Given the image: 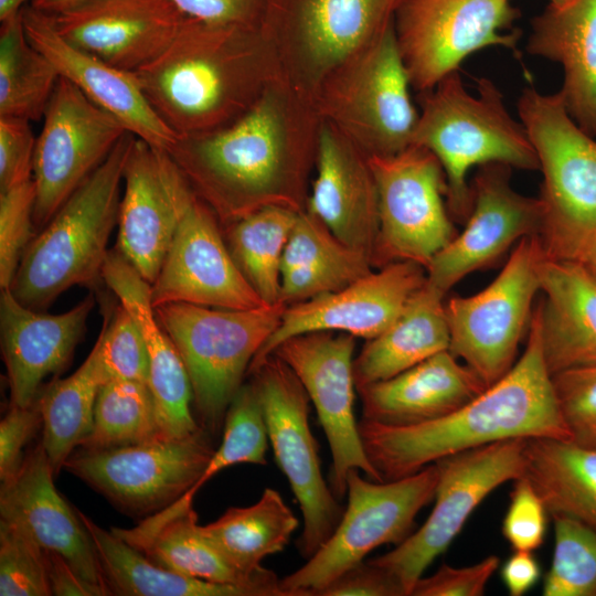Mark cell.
Returning <instances> with one entry per match:
<instances>
[{
	"label": "cell",
	"instance_id": "6da1fadb",
	"mask_svg": "<svg viewBox=\"0 0 596 596\" xmlns=\"http://www.w3.org/2000/svg\"><path fill=\"white\" fill-rule=\"evenodd\" d=\"M320 126L313 102L278 77L234 124L177 138L167 151L215 216L233 223L266 205L296 210Z\"/></svg>",
	"mask_w": 596,
	"mask_h": 596
},
{
	"label": "cell",
	"instance_id": "7a4b0ae2",
	"mask_svg": "<svg viewBox=\"0 0 596 596\" xmlns=\"http://www.w3.org/2000/svg\"><path fill=\"white\" fill-rule=\"evenodd\" d=\"M359 432L365 454L383 481L411 476L450 455L500 440H571L543 356L538 307L520 359L477 397L450 414L413 425L362 419Z\"/></svg>",
	"mask_w": 596,
	"mask_h": 596
},
{
	"label": "cell",
	"instance_id": "3957f363",
	"mask_svg": "<svg viewBox=\"0 0 596 596\" xmlns=\"http://www.w3.org/2000/svg\"><path fill=\"white\" fill-rule=\"evenodd\" d=\"M134 74L177 138L228 127L280 77L275 49L260 24L221 25L190 17L171 43Z\"/></svg>",
	"mask_w": 596,
	"mask_h": 596
},
{
	"label": "cell",
	"instance_id": "277c9868",
	"mask_svg": "<svg viewBox=\"0 0 596 596\" xmlns=\"http://www.w3.org/2000/svg\"><path fill=\"white\" fill-rule=\"evenodd\" d=\"M470 94L459 72L421 93L422 111L412 145L433 152L446 177V204L453 220L465 223L472 207L467 174L475 166L504 163L539 169V160L521 121L509 114L503 94L489 78L477 81Z\"/></svg>",
	"mask_w": 596,
	"mask_h": 596
},
{
	"label": "cell",
	"instance_id": "5b68a950",
	"mask_svg": "<svg viewBox=\"0 0 596 596\" xmlns=\"http://www.w3.org/2000/svg\"><path fill=\"white\" fill-rule=\"evenodd\" d=\"M134 137L120 139L28 245L10 287L22 305L40 311L71 287L102 278Z\"/></svg>",
	"mask_w": 596,
	"mask_h": 596
},
{
	"label": "cell",
	"instance_id": "8992f818",
	"mask_svg": "<svg viewBox=\"0 0 596 596\" xmlns=\"http://www.w3.org/2000/svg\"><path fill=\"white\" fill-rule=\"evenodd\" d=\"M517 106L543 175L544 253L577 259L596 237V138L573 120L558 93L528 86Z\"/></svg>",
	"mask_w": 596,
	"mask_h": 596
},
{
	"label": "cell",
	"instance_id": "52a82bcc",
	"mask_svg": "<svg viewBox=\"0 0 596 596\" xmlns=\"http://www.w3.org/2000/svg\"><path fill=\"white\" fill-rule=\"evenodd\" d=\"M409 86L393 23L322 79L313 104L365 157L393 156L412 146L419 117Z\"/></svg>",
	"mask_w": 596,
	"mask_h": 596
},
{
	"label": "cell",
	"instance_id": "ba28073f",
	"mask_svg": "<svg viewBox=\"0 0 596 596\" xmlns=\"http://www.w3.org/2000/svg\"><path fill=\"white\" fill-rule=\"evenodd\" d=\"M285 305L221 309L184 302L155 308L187 368L201 426L219 433L256 354L277 329Z\"/></svg>",
	"mask_w": 596,
	"mask_h": 596
},
{
	"label": "cell",
	"instance_id": "9c48e42d",
	"mask_svg": "<svg viewBox=\"0 0 596 596\" xmlns=\"http://www.w3.org/2000/svg\"><path fill=\"white\" fill-rule=\"evenodd\" d=\"M407 0H266L260 25L280 77L313 102L322 79L390 25Z\"/></svg>",
	"mask_w": 596,
	"mask_h": 596
},
{
	"label": "cell",
	"instance_id": "30bf717a",
	"mask_svg": "<svg viewBox=\"0 0 596 596\" xmlns=\"http://www.w3.org/2000/svg\"><path fill=\"white\" fill-rule=\"evenodd\" d=\"M438 467L391 481H373L358 469L347 478L348 504L332 535L294 573L280 578L286 596H315L383 544L398 545L411 535L418 512L435 497Z\"/></svg>",
	"mask_w": 596,
	"mask_h": 596
},
{
	"label": "cell",
	"instance_id": "8fae6325",
	"mask_svg": "<svg viewBox=\"0 0 596 596\" xmlns=\"http://www.w3.org/2000/svg\"><path fill=\"white\" fill-rule=\"evenodd\" d=\"M545 256L539 235L522 238L499 275L481 291L445 304L449 352L488 387L514 365L519 342L529 330L540 291Z\"/></svg>",
	"mask_w": 596,
	"mask_h": 596
},
{
	"label": "cell",
	"instance_id": "7c38bea8",
	"mask_svg": "<svg viewBox=\"0 0 596 596\" xmlns=\"http://www.w3.org/2000/svg\"><path fill=\"white\" fill-rule=\"evenodd\" d=\"M520 17L512 0H407L395 15L397 44L411 86L434 88L472 53L503 46L518 58Z\"/></svg>",
	"mask_w": 596,
	"mask_h": 596
},
{
	"label": "cell",
	"instance_id": "4fadbf2b",
	"mask_svg": "<svg viewBox=\"0 0 596 596\" xmlns=\"http://www.w3.org/2000/svg\"><path fill=\"white\" fill-rule=\"evenodd\" d=\"M526 438L505 439L439 459L435 504L419 530L386 554L370 561L392 573L407 595L428 565L464 528L482 500L524 472Z\"/></svg>",
	"mask_w": 596,
	"mask_h": 596
},
{
	"label": "cell",
	"instance_id": "5bb4252c",
	"mask_svg": "<svg viewBox=\"0 0 596 596\" xmlns=\"http://www.w3.org/2000/svg\"><path fill=\"white\" fill-rule=\"evenodd\" d=\"M254 374L276 461L300 505L299 553L310 558L332 535L344 508L326 483L308 422L309 396L292 370L272 354Z\"/></svg>",
	"mask_w": 596,
	"mask_h": 596
},
{
	"label": "cell",
	"instance_id": "9a60e30c",
	"mask_svg": "<svg viewBox=\"0 0 596 596\" xmlns=\"http://www.w3.org/2000/svg\"><path fill=\"white\" fill-rule=\"evenodd\" d=\"M377 190L379 232L373 256L383 266L401 260L425 268L457 234L446 204V177L437 157L412 145L368 158Z\"/></svg>",
	"mask_w": 596,
	"mask_h": 596
},
{
	"label": "cell",
	"instance_id": "2e32d148",
	"mask_svg": "<svg viewBox=\"0 0 596 596\" xmlns=\"http://www.w3.org/2000/svg\"><path fill=\"white\" fill-rule=\"evenodd\" d=\"M201 426L177 439L73 453L63 468L121 510L152 514L187 493L200 479L215 449Z\"/></svg>",
	"mask_w": 596,
	"mask_h": 596
},
{
	"label": "cell",
	"instance_id": "e0dca14e",
	"mask_svg": "<svg viewBox=\"0 0 596 596\" xmlns=\"http://www.w3.org/2000/svg\"><path fill=\"white\" fill-rule=\"evenodd\" d=\"M42 119L33 164V222L40 230L129 132L61 76Z\"/></svg>",
	"mask_w": 596,
	"mask_h": 596
},
{
	"label": "cell",
	"instance_id": "ac0fdd59",
	"mask_svg": "<svg viewBox=\"0 0 596 596\" xmlns=\"http://www.w3.org/2000/svg\"><path fill=\"white\" fill-rule=\"evenodd\" d=\"M354 347L351 334L316 331L289 338L272 353L292 370L316 407L331 451L329 487L339 500L353 469L383 481L365 454L354 417Z\"/></svg>",
	"mask_w": 596,
	"mask_h": 596
},
{
	"label": "cell",
	"instance_id": "d6986e66",
	"mask_svg": "<svg viewBox=\"0 0 596 596\" xmlns=\"http://www.w3.org/2000/svg\"><path fill=\"white\" fill-rule=\"evenodd\" d=\"M511 169L498 162L478 167L465 228L426 267L427 284L443 295L465 276L492 266L522 238L540 235L542 203L511 187Z\"/></svg>",
	"mask_w": 596,
	"mask_h": 596
},
{
	"label": "cell",
	"instance_id": "ffe728a7",
	"mask_svg": "<svg viewBox=\"0 0 596 596\" xmlns=\"http://www.w3.org/2000/svg\"><path fill=\"white\" fill-rule=\"evenodd\" d=\"M195 195L167 150L134 137L124 169L117 251L150 285Z\"/></svg>",
	"mask_w": 596,
	"mask_h": 596
},
{
	"label": "cell",
	"instance_id": "44dd1931",
	"mask_svg": "<svg viewBox=\"0 0 596 596\" xmlns=\"http://www.w3.org/2000/svg\"><path fill=\"white\" fill-rule=\"evenodd\" d=\"M153 308L184 302L221 309H252L266 304L226 248L216 216L198 196L185 210L156 280Z\"/></svg>",
	"mask_w": 596,
	"mask_h": 596
},
{
	"label": "cell",
	"instance_id": "7402d4cb",
	"mask_svg": "<svg viewBox=\"0 0 596 596\" xmlns=\"http://www.w3.org/2000/svg\"><path fill=\"white\" fill-rule=\"evenodd\" d=\"M427 280L417 263H390L347 287L286 307L274 333L252 361L258 368L284 341L316 331H333L368 340L382 333Z\"/></svg>",
	"mask_w": 596,
	"mask_h": 596
},
{
	"label": "cell",
	"instance_id": "603a6c76",
	"mask_svg": "<svg viewBox=\"0 0 596 596\" xmlns=\"http://www.w3.org/2000/svg\"><path fill=\"white\" fill-rule=\"evenodd\" d=\"M54 475L40 441L26 453L18 473L1 482L0 520L21 530L41 549L61 554L99 596L109 595L93 540L77 510L55 489Z\"/></svg>",
	"mask_w": 596,
	"mask_h": 596
},
{
	"label": "cell",
	"instance_id": "cb8c5ba5",
	"mask_svg": "<svg viewBox=\"0 0 596 596\" xmlns=\"http://www.w3.org/2000/svg\"><path fill=\"white\" fill-rule=\"evenodd\" d=\"M52 17L70 43L134 73L171 43L187 15L169 0H85Z\"/></svg>",
	"mask_w": 596,
	"mask_h": 596
},
{
	"label": "cell",
	"instance_id": "d4e9b609",
	"mask_svg": "<svg viewBox=\"0 0 596 596\" xmlns=\"http://www.w3.org/2000/svg\"><path fill=\"white\" fill-rule=\"evenodd\" d=\"M22 22L31 44L92 102L120 120L129 132L167 150L177 136L149 104L134 73L120 70L64 39L52 14L22 9Z\"/></svg>",
	"mask_w": 596,
	"mask_h": 596
},
{
	"label": "cell",
	"instance_id": "484cf974",
	"mask_svg": "<svg viewBox=\"0 0 596 596\" xmlns=\"http://www.w3.org/2000/svg\"><path fill=\"white\" fill-rule=\"evenodd\" d=\"M93 308L88 296L68 311L45 315L22 305L10 288L1 289V349L11 404H34L43 380L70 361Z\"/></svg>",
	"mask_w": 596,
	"mask_h": 596
},
{
	"label": "cell",
	"instance_id": "4316f807",
	"mask_svg": "<svg viewBox=\"0 0 596 596\" xmlns=\"http://www.w3.org/2000/svg\"><path fill=\"white\" fill-rule=\"evenodd\" d=\"M188 491L130 529L110 531L152 563L206 581L253 587L264 596H286L280 578L269 570L246 574L231 563L202 533Z\"/></svg>",
	"mask_w": 596,
	"mask_h": 596
},
{
	"label": "cell",
	"instance_id": "83f0119b",
	"mask_svg": "<svg viewBox=\"0 0 596 596\" xmlns=\"http://www.w3.org/2000/svg\"><path fill=\"white\" fill-rule=\"evenodd\" d=\"M102 279L143 333L149 358L147 385L155 401L161 439L195 433L201 425L191 412V381L181 355L156 317L151 285L118 251L108 253Z\"/></svg>",
	"mask_w": 596,
	"mask_h": 596
},
{
	"label": "cell",
	"instance_id": "f1b7e54d",
	"mask_svg": "<svg viewBox=\"0 0 596 596\" xmlns=\"http://www.w3.org/2000/svg\"><path fill=\"white\" fill-rule=\"evenodd\" d=\"M308 212L342 242L373 256L379 201L368 157L322 120Z\"/></svg>",
	"mask_w": 596,
	"mask_h": 596
},
{
	"label": "cell",
	"instance_id": "f546056e",
	"mask_svg": "<svg viewBox=\"0 0 596 596\" xmlns=\"http://www.w3.org/2000/svg\"><path fill=\"white\" fill-rule=\"evenodd\" d=\"M541 341L549 372L596 365V277L578 260L540 264Z\"/></svg>",
	"mask_w": 596,
	"mask_h": 596
},
{
	"label": "cell",
	"instance_id": "4dcf8cb0",
	"mask_svg": "<svg viewBox=\"0 0 596 596\" xmlns=\"http://www.w3.org/2000/svg\"><path fill=\"white\" fill-rule=\"evenodd\" d=\"M528 53L558 63L557 92L573 120L596 138V0H563L531 22Z\"/></svg>",
	"mask_w": 596,
	"mask_h": 596
},
{
	"label": "cell",
	"instance_id": "1f68e13d",
	"mask_svg": "<svg viewBox=\"0 0 596 596\" xmlns=\"http://www.w3.org/2000/svg\"><path fill=\"white\" fill-rule=\"evenodd\" d=\"M486 389L478 375L447 350L389 380L358 390L362 419L403 426L450 414Z\"/></svg>",
	"mask_w": 596,
	"mask_h": 596
},
{
	"label": "cell",
	"instance_id": "d6a6232c",
	"mask_svg": "<svg viewBox=\"0 0 596 596\" xmlns=\"http://www.w3.org/2000/svg\"><path fill=\"white\" fill-rule=\"evenodd\" d=\"M444 297L426 280L398 317L369 340L353 361L356 389L389 380L449 349Z\"/></svg>",
	"mask_w": 596,
	"mask_h": 596
},
{
	"label": "cell",
	"instance_id": "836d02e7",
	"mask_svg": "<svg viewBox=\"0 0 596 596\" xmlns=\"http://www.w3.org/2000/svg\"><path fill=\"white\" fill-rule=\"evenodd\" d=\"M370 266V254L342 242L309 212H299L283 255L280 301L297 304L340 290L371 273Z\"/></svg>",
	"mask_w": 596,
	"mask_h": 596
},
{
	"label": "cell",
	"instance_id": "e575fe53",
	"mask_svg": "<svg viewBox=\"0 0 596 596\" xmlns=\"http://www.w3.org/2000/svg\"><path fill=\"white\" fill-rule=\"evenodd\" d=\"M523 476L553 518L564 515L596 528V450L572 440L526 438Z\"/></svg>",
	"mask_w": 596,
	"mask_h": 596
},
{
	"label": "cell",
	"instance_id": "d590c367",
	"mask_svg": "<svg viewBox=\"0 0 596 596\" xmlns=\"http://www.w3.org/2000/svg\"><path fill=\"white\" fill-rule=\"evenodd\" d=\"M98 555L109 595L264 596L256 588L215 583L161 567L78 511Z\"/></svg>",
	"mask_w": 596,
	"mask_h": 596
},
{
	"label": "cell",
	"instance_id": "8d00e7d4",
	"mask_svg": "<svg viewBox=\"0 0 596 596\" xmlns=\"http://www.w3.org/2000/svg\"><path fill=\"white\" fill-rule=\"evenodd\" d=\"M298 519L278 491L265 488L259 500L244 508L232 507L202 533L237 568L255 575L264 571L265 557L288 544Z\"/></svg>",
	"mask_w": 596,
	"mask_h": 596
},
{
	"label": "cell",
	"instance_id": "74e56055",
	"mask_svg": "<svg viewBox=\"0 0 596 596\" xmlns=\"http://www.w3.org/2000/svg\"><path fill=\"white\" fill-rule=\"evenodd\" d=\"M105 382L96 341L72 375L41 389L34 403L42 416L41 443L55 475L91 434L96 397Z\"/></svg>",
	"mask_w": 596,
	"mask_h": 596
},
{
	"label": "cell",
	"instance_id": "f35d334b",
	"mask_svg": "<svg viewBox=\"0 0 596 596\" xmlns=\"http://www.w3.org/2000/svg\"><path fill=\"white\" fill-rule=\"evenodd\" d=\"M299 211L266 205L231 223L230 252L238 268L268 305L280 301L284 251Z\"/></svg>",
	"mask_w": 596,
	"mask_h": 596
},
{
	"label": "cell",
	"instance_id": "ab89813d",
	"mask_svg": "<svg viewBox=\"0 0 596 596\" xmlns=\"http://www.w3.org/2000/svg\"><path fill=\"white\" fill-rule=\"evenodd\" d=\"M58 79L53 64L29 41L22 12L1 23L0 116L42 119Z\"/></svg>",
	"mask_w": 596,
	"mask_h": 596
},
{
	"label": "cell",
	"instance_id": "60d3db41",
	"mask_svg": "<svg viewBox=\"0 0 596 596\" xmlns=\"http://www.w3.org/2000/svg\"><path fill=\"white\" fill-rule=\"evenodd\" d=\"M161 439L156 405L146 383L109 380L97 394L92 432L79 446L107 449Z\"/></svg>",
	"mask_w": 596,
	"mask_h": 596
},
{
	"label": "cell",
	"instance_id": "b9f144b4",
	"mask_svg": "<svg viewBox=\"0 0 596 596\" xmlns=\"http://www.w3.org/2000/svg\"><path fill=\"white\" fill-rule=\"evenodd\" d=\"M220 447L214 451L198 482L190 489L196 493L220 471L236 464L266 465L268 432L255 384H242L232 398L224 419Z\"/></svg>",
	"mask_w": 596,
	"mask_h": 596
},
{
	"label": "cell",
	"instance_id": "7bdbcfd3",
	"mask_svg": "<svg viewBox=\"0 0 596 596\" xmlns=\"http://www.w3.org/2000/svg\"><path fill=\"white\" fill-rule=\"evenodd\" d=\"M554 550L544 596H596V528L556 515Z\"/></svg>",
	"mask_w": 596,
	"mask_h": 596
},
{
	"label": "cell",
	"instance_id": "ee69618b",
	"mask_svg": "<svg viewBox=\"0 0 596 596\" xmlns=\"http://www.w3.org/2000/svg\"><path fill=\"white\" fill-rule=\"evenodd\" d=\"M96 341L107 381L129 380L147 384V343L139 324L121 304L105 316Z\"/></svg>",
	"mask_w": 596,
	"mask_h": 596
},
{
	"label": "cell",
	"instance_id": "f6af8a7d",
	"mask_svg": "<svg viewBox=\"0 0 596 596\" xmlns=\"http://www.w3.org/2000/svg\"><path fill=\"white\" fill-rule=\"evenodd\" d=\"M0 595H52L43 550L21 530L2 520H0Z\"/></svg>",
	"mask_w": 596,
	"mask_h": 596
},
{
	"label": "cell",
	"instance_id": "bcb514c9",
	"mask_svg": "<svg viewBox=\"0 0 596 596\" xmlns=\"http://www.w3.org/2000/svg\"><path fill=\"white\" fill-rule=\"evenodd\" d=\"M34 180L0 191V287L10 288L20 260L34 237Z\"/></svg>",
	"mask_w": 596,
	"mask_h": 596
},
{
	"label": "cell",
	"instance_id": "7dc6e473",
	"mask_svg": "<svg viewBox=\"0 0 596 596\" xmlns=\"http://www.w3.org/2000/svg\"><path fill=\"white\" fill-rule=\"evenodd\" d=\"M552 381L571 440L596 450V365L558 372Z\"/></svg>",
	"mask_w": 596,
	"mask_h": 596
},
{
	"label": "cell",
	"instance_id": "c3c4849f",
	"mask_svg": "<svg viewBox=\"0 0 596 596\" xmlns=\"http://www.w3.org/2000/svg\"><path fill=\"white\" fill-rule=\"evenodd\" d=\"M547 510L530 481L513 480L510 502L502 521V535L513 551L538 550L546 532Z\"/></svg>",
	"mask_w": 596,
	"mask_h": 596
},
{
	"label": "cell",
	"instance_id": "681fc988",
	"mask_svg": "<svg viewBox=\"0 0 596 596\" xmlns=\"http://www.w3.org/2000/svg\"><path fill=\"white\" fill-rule=\"evenodd\" d=\"M30 123L0 116V191L33 179L36 137Z\"/></svg>",
	"mask_w": 596,
	"mask_h": 596
},
{
	"label": "cell",
	"instance_id": "f907efd6",
	"mask_svg": "<svg viewBox=\"0 0 596 596\" xmlns=\"http://www.w3.org/2000/svg\"><path fill=\"white\" fill-rule=\"evenodd\" d=\"M497 555L465 567L443 564L433 575L421 577L411 596H480L499 566Z\"/></svg>",
	"mask_w": 596,
	"mask_h": 596
},
{
	"label": "cell",
	"instance_id": "816d5d0a",
	"mask_svg": "<svg viewBox=\"0 0 596 596\" xmlns=\"http://www.w3.org/2000/svg\"><path fill=\"white\" fill-rule=\"evenodd\" d=\"M40 425H42V416L35 403L29 407L11 404L0 423L1 482L13 478L21 469L25 458L23 448Z\"/></svg>",
	"mask_w": 596,
	"mask_h": 596
},
{
	"label": "cell",
	"instance_id": "f5cc1de1",
	"mask_svg": "<svg viewBox=\"0 0 596 596\" xmlns=\"http://www.w3.org/2000/svg\"><path fill=\"white\" fill-rule=\"evenodd\" d=\"M315 596H408L403 584L384 567L362 561L350 567Z\"/></svg>",
	"mask_w": 596,
	"mask_h": 596
},
{
	"label": "cell",
	"instance_id": "db71d44e",
	"mask_svg": "<svg viewBox=\"0 0 596 596\" xmlns=\"http://www.w3.org/2000/svg\"><path fill=\"white\" fill-rule=\"evenodd\" d=\"M187 17L221 25H259L266 0H169Z\"/></svg>",
	"mask_w": 596,
	"mask_h": 596
},
{
	"label": "cell",
	"instance_id": "11a10c76",
	"mask_svg": "<svg viewBox=\"0 0 596 596\" xmlns=\"http://www.w3.org/2000/svg\"><path fill=\"white\" fill-rule=\"evenodd\" d=\"M43 554L52 595L99 596L95 588L74 572L61 554L50 550H43Z\"/></svg>",
	"mask_w": 596,
	"mask_h": 596
},
{
	"label": "cell",
	"instance_id": "9f6ffc18",
	"mask_svg": "<svg viewBox=\"0 0 596 596\" xmlns=\"http://www.w3.org/2000/svg\"><path fill=\"white\" fill-rule=\"evenodd\" d=\"M540 575V564L530 551H514L501 570V578L511 596H522L529 592Z\"/></svg>",
	"mask_w": 596,
	"mask_h": 596
},
{
	"label": "cell",
	"instance_id": "6f0895ef",
	"mask_svg": "<svg viewBox=\"0 0 596 596\" xmlns=\"http://www.w3.org/2000/svg\"><path fill=\"white\" fill-rule=\"evenodd\" d=\"M85 0H31V6L47 14H57Z\"/></svg>",
	"mask_w": 596,
	"mask_h": 596
},
{
	"label": "cell",
	"instance_id": "680465c9",
	"mask_svg": "<svg viewBox=\"0 0 596 596\" xmlns=\"http://www.w3.org/2000/svg\"><path fill=\"white\" fill-rule=\"evenodd\" d=\"M26 1L29 0H0V22L3 23L18 17L26 6Z\"/></svg>",
	"mask_w": 596,
	"mask_h": 596
},
{
	"label": "cell",
	"instance_id": "91938a15",
	"mask_svg": "<svg viewBox=\"0 0 596 596\" xmlns=\"http://www.w3.org/2000/svg\"><path fill=\"white\" fill-rule=\"evenodd\" d=\"M596 277V237L584 248L577 259Z\"/></svg>",
	"mask_w": 596,
	"mask_h": 596
},
{
	"label": "cell",
	"instance_id": "94428289",
	"mask_svg": "<svg viewBox=\"0 0 596 596\" xmlns=\"http://www.w3.org/2000/svg\"><path fill=\"white\" fill-rule=\"evenodd\" d=\"M563 0H549V3H558V2H562Z\"/></svg>",
	"mask_w": 596,
	"mask_h": 596
}]
</instances>
